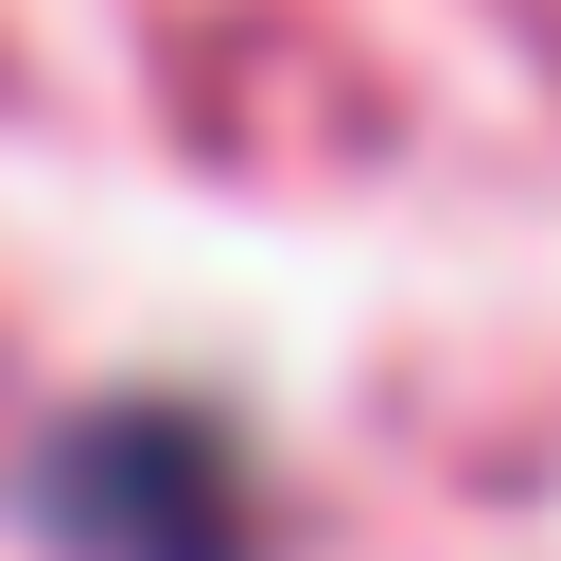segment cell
Segmentation results:
<instances>
[{"label": "cell", "mask_w": 561, "mask_h": 561, "mask_svg": "<svg viewBox=\"0 0 561 561\" xmlns=\"http://www.w3.org/2000/svg\"><path fill=\"white\" fill-rule=\"evenodd\" d=\"M53 508L88 561H245V491L210 421H105L53 456Z\"/></svg>", "instance_id": "6da1fadb"}]
</instances>
